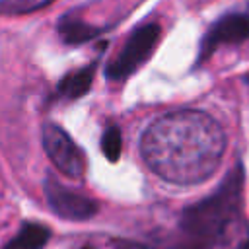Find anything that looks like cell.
<instances>
[{
    "label": "cell",
    "instance_id": "cell-3",
    "mask_svg": "<svg viewBox=\"0 0 249 249\" xmlns=\"http://www.w3.org/2000/svg\"><path fill=\"white\" fill-rule=\"evenodd\" d=\"M161 37V27L156 21L138 25L124 41L119 54H115L105 66V78L109 82H124L134 74L154 53Z\"/></svg>",
    "mask_w": 249,
    "mask_h": 249
},
{
    "label": "cell",
    "instance_id": "cell-5",
    "mask_svg": "<svg viewBox=\"0 0 249 249\" xmlns=\"http://www.w3.org/2000/svg\"><path fill=\"white\" fill-rule=\"evenodd\" d=\"M45 200L51 212L68 222H88L99 214V202L84 193H78L62 185L53 175H47L43 181Z\"/></svg>",
    "mask_w": 249,
    "mask_h": 249
},
{
    "label": "cell",
    "instance_id": "cell-12",
    "mask_svg": "<svg viewBox=\"0 0 249 249\" xmlns=\"http://www.w3.org/2000/svg\"><path fill=\"white\" fill-rule=\"evenodd\" d=\"M84 249H91V247H89V245H88V247H84Z\"/></svg>",
    "mask_w": 249,
    "mask_h": 249
},
{
    "label": "cell",
    "instance_id": "cell-6",
    "mask_svg": "<svg viewBox=\"0 0 249 249\" xmlns=\"http://www.w3.org/2000/svg\"><path fill=\"white\" fill-rule=\"evenodd\" d=\"M247 39H249V14H243V12L224 14L202 35L195 66L198 68L200 64H204L220 47L239 45Z\"/></svg>",
    "mask_w": 249,
    "mask_h": 249
},
{
    "label": "cell",
    "instance_id": "cell-11",
    "mask_svg": "<svg viewBox=\"0 0 249 249\" xmlns=\"http://www.w3.org/2000/svg\"><path fill=\"white\" fill-rule=\"evenodd\" d=\"M51 2L54 0H0V14H10V16L31 14L49 6Z\"/></svg>",
    "mask_w": 249,
    "mask_h": 249
},
{
    "label": "cell",
    "instance_id": "cell-7",
    "mask_svg": "<svg viewBox=\"0 0 249 249\" xmlns=\"http://www.w3.org/2000/svg\"><path fill=\"white\" fill-rule=\"evenodd\" d=\"M95 70H97V60L89 62L88 66H82V68H76V70L64 74L60 78V82L56 84V89H54L53 97L54 99H64V101H74V99L84 97L91 89Z\"/></svg>",
    "mask_w": 249,
    "mask_h": 249
},
{
    "label": "cell",
    "instance_id": "cell-8",
    "mask_svg": "<svg viewBox=\"0 0 249 249\" xmlns=\"http://www.w3.org/2000/svg\"><path fill=\"white\" fill-rule=\"evenodd\" d=\"M56 31H58L62 43H66L70 47H78V45H84V43L99 37L103 33V27L91 25L86 19L78 18L76 14H64V16H60V19L56 23Z\"/></svg>",
    "mask_w": 249,
    "mask_h": 249
},
{
    "label": "cell",
    "instance_id": "cell-1",
    "mask_svg": "<svg viewBox=\"0 0 249 249\" xmlns=\"http://www.w3.org/2000/svg\"><path fill=\"white\" fill-rule=\"evenodd\" d=\"M222 124L200 109H175L152 121L140 136V156L160 179L171 185L206 181L226 152Z\"/></svg>",
    "mask_w": 249,
    "mask_h": 249
},
{
    "label": "cell",
    "instance_id": "cell-4",
    "mask_svg": "<svg viewBox=\"0 0 249 249\" xmlns=\"http://www.w3.org/2000/svg\"><path fill=\"white\" fill-rule=\"evenodd\" d=\"M43 150L51 163L70 179H82L86 173V156L72 136L56 123H45L41 128Z\"/></svg>",
    "mask_w": 249,
    "mask_h": 249
},
{
    "label": "cell",
    "instance_id": "cell-9",
    "mask_svg": "<svg viewBox=\"0 0 249 249\" xmlns=\"http://www.w3.org/2000/svg\"><path fill=\"white\" fill-rule=\"evenodd\" d=\"M51 235L53 231L45 224L23 222L16 235H12L10 241H6L0 249H45Z\"/></svg>",
    "mask_w": 249,
    "mask_h": 249
},
{
    "label": "cell",
    "instance_id": "cell-10",
    "mask_svg": "<svg viewBox=\"0 0 249 249\" xmlns=\"http://www.w3.org/2000/svg\"><path fill=\"white\" fill-rule=\"evenodd\" d=\"M101 152L111 161L117 163L123 154V134L117 124H109L101 134Z\"/></svg>",
    "mask_w": 249,
    "mask_h": 249
},
{
    "label": "cell",
    "instance_id": "cell-2",
    "mask_svg": "<svg viewBox=\"0 0 249 249\" xmlns=\"http://www.w3.org/2000/svg\"><path fill=\"white\" fill-rule=\"evenodd\" d=\"M243 183L245 171L237 161L210 195L181 210L171 233L152 243L119 241L115 249H249Z\"/></svg>",
    "mask_w": 249,
    "mask_h": 249
}]
</instances>
